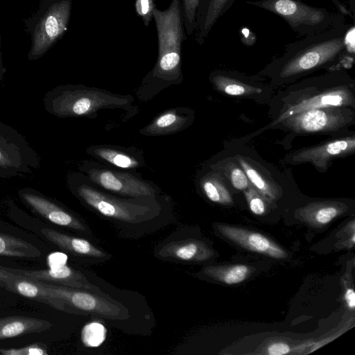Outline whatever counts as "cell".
<instances>
[{
	"label": "cell",
	"mask_w": 355,
	"mask_h": 355,
	"mask_svg": "<svg viewBox=\"0 0 355 355\" xmlns=\"http://www.w3.org/2000/svg\"><path fill=\"white\" fill-rule=\"evenodd\" d=\"M91 152L97 157L119 168H134L139 165V162L134 157L113 148H92Z\"/></svg>",
	"instance_id": "27"
},
{
	"label": "cell",
	"mask_w": 355,
	"mask_h": 355,
	"mask_svg": "<svg viewBox=\"0 0 355 355\" xmlns=\"http://www.w3.org/2000/svg\"><path fill=\"white\" fill-rule=\"evenodd\" d=\"M201 187L207 198L213 202L231 205L233 200L218 174L209 173L201 180Z\"/></svg>",
	"instance_id": "25"
},
{
	"label": "cell",
	"mask_w": 355,
	"mask_h": 355,
	"mask_svg": "<svg viewBox=\"0 0 355 355\" xmlns=\"http://www.w3.org/2000/svg\"><path fill=\"white\" fill-rule=\"evenodd\" d=\"M240 166L245 173L250 184L268 200H276L278 197L277 187L267 180L256 168L242 157L238 156Z\"/></svg>",
	"instance_id": "26"
},
{
	"label": "cell",
	"mask_w": 355,
	"mask_h": 355,
	"mask_svg": "<svg viewBox=\"0 0 355 355\" xmlns=\"http://www.w3.org/2000/svg\"><path fill=\"white\" fill-rule=\"evenodd\" d=\"M107 329L100 322H92L87 323L82 329L81 340L85 346L96 347L105 340Z\"/></svg>",
	"instance_id": "28"
},
{
	"label": "cell",
	"mask_w": 355,
	"mask_h": 355,
	"mask_svg": "<svg viewBox=\"0 0 355 355\" xmlns=\"http://www.w3.org/2000/svg\"><path fill=\"white\" fill-rule=\"evenodd\" d=\"M352 119V112L344 107H324L307 110L281 122L296 132L315 133L338 130Z\"/></svg>",
	"instance_id": "8"
},
{
	"label": "cell",
	"mask_w": 355,
	"mask_h": 355,
	"mask_svg": "<svg viewBox=\"0 0 355 355\" xmlns=\"http://www.w3.org/2000/svg\"><path fill=\"white\" fill-rule=\"evenodd\" d=\"M235 0H200L196 17V41L202 45L211 30Z\"/></svg>",
	"instance_id": "18"
},
{
	"label": "cell",
	"mask_w": 355,
	"mask_h": 355,
	"mask_svg": "<svg viewBox=\"0 0 355 355\" xmlns=\"http://www.w3.org/2000/svg\"><path fill=\"white\" fill-rule=\"evenodd\" d=\"M345 300L348 308L354 310L355 307V292L353 288H347L345 293Z\"/></svg>",
	"instance_id": "36"
},
{
	"label": "cell",
	"mask_w": 355,
	"mask_h": 355,
	"mask_svg": "<svg viewBox=\"0 0 355 355\" xmlns=\"http://www.w3.org/2000/svg\"><path fill=\"white\" fill-rule=\"evenodd\" d=\"M184 30L187 35L194 34L200 0H180Z\"/></svg>",
	"instance_id": "29"
},
{
	"label": "cell",
	"mask_w": 355,
	"mask_h": 355,
	"mask_svg": "<svg viewBox=\"0 0 355 355\" xmlns=\"http://www.w3.org/2000/svg\"><path fill=\"white\" fill-rule=\"evenodd\" d=\"M72 0H41L38 8L24 21L31 37V60L44 55L67 32Z\"/></svg>",
	"instance_id": "4"
},
{
	"label": "cell",
	"mask_w": 355,
	"mask_h": 355,
	"mask_svg": "<svg viewBox=\"0 0 355 355\" xmlns=\"http://www.w3.org/2000/svg\"><path fill=\"white\" fill-rule=\"evenodd\" d=\"M0 286L8 291L64 311L62 300L49 293L36 279L27 278L0 268Z\"/></svg>",
	"instance_id": "12"
},
{
	"label": "cell",
	"mask_w": 355,
	"mask_h": 355,
	"mask_svg": "<svg viewBox=\"0 0 355 355\" xmlns=\"http://www.w3.org/2000/svg\"><path fill=\"white\" fill-rule=\"evenodd\" d=\"M347 210L341 202L326 200L307 204L297 211V218L313 227H322Z\"/></svg>",
	"instance_id": "19"
},
{
	"label": "cell",
	"mask_w": 355,
	"mask_h": 355,
	"mask_svg": "<svg viewBox=\"0 0 355 355\" xmlns=\"http://www.w3.org/2000/svg\"><path fill=\"white\" fill-rule=\"evenodd\" d=\"M0 268L15 274L46 283L80 288L98 294H105L100 288L90 282L81 272L66 264L51 266L49 269L33 270L1 266Z\"/></svg>",
	"instance_id": "10"
},
{
	"label": "cell",
	"mask_w": 355,
	"mask_h": 355,
	"mask_svg": "<svg viewBox=\"0 0 355 355\" xmlns=\"http://www.w3.org/2000/svg\"><path fill=\"white\" fill-rule=\"evenodd\" d=\"M40 232L49 241L74 256L85 258L92 261H102L111 257L110 254L86 239L71 236L46 227L42 228Z\"/></svg>",
	"instance_id": "17"
},
{
	"label": "cell",
	"mask_w": 355,
	"mask_h": 355,
	"mask_svg": "<svg viewBox=\"0 0 355 355\" xmlns=\"http://www.w3.org/2000/svg\"><path fill=\"white\" fill-rule=\"evenodd\" d=\"M246 3L280 17L295 33L309 36L345 23V16L300 0H256Z\"/></svg>",
	"instance_id": "5"
},
{
	"label": "cell",
	"mask_w": 355,
	"mask_h": 355,
	"mask_svg": "<svg viewBox=\"0 0 355 355\" xmlns=\"http://www.w3.org/2000/svg\"><path fill=\"white\" fill-rule=\"evenodd\" d=\"M52 323L48 320L24 315L0 318V340L50 329Z\"/></svg>",
	"instance_id": "20"
},
{
	"label": "cell",
	"mask_w": 355,
	"mask_h": 355,
	"mask_svg": "<svg viewBox=\"0 0 355 355\" xmlns=\"http://www.w3.org/2000/svg\"><path fill=\"white\" fill-rule=\"evenodd\" d=\"M224 173L232 185L237 190L244 191L250 185L244 171L235 163L227 164L224 168Z\"/></svg>",
	"instance_id": "30"
},
{
	"label": "cell",
	"mask_w": 355,
	"mask_h": 355,
	"mask_svg": "<svg viewBox=\"0 0 355 355\" xmlns=\"http://www.w3.org/2000/svg\"><path fill=\"white\" fill-rule=\"evenodd\" d=\"M1 61V37L0 33V62Z\"/></svg>",
	"instance_id": "37"
},
{
	"label": "cell",
	"mask_w": 355,
	"mask_h": 355,
	"mask_svg": "<svg viewBox=\"0 0 355 355\" xmlns=\"http://www.w3.org/2000/svg\"><path fill=\"white\" fill-rule=\"evenodd\" d=\"M22 196L36 212L49 221L59 226L90 234L88 227L81 220L46 198L31 193H24Z\"/></svg>",
	"instance_id": "16"
},
{
	"label": "cell",
	"mask_w": 355,
	"mask_h": 355,
	"mask_svg": "<svg viewBox=\"0 0 355 355\" xmlns=\"http://www.w3.org/2000/svg\"><path fill=\"white\" fill-rule=\"evenodd\" d=\"M355 150V138L347 137L324 143L300 150L293 155L294 163L310 162L321 171L327 168L330 160L352 153Z\"/></svg>",
	"instance_id": "13"
},
{
	"label": "cell",
	"mask_w": 355,
	"mask_h": 355,
	"mask_svg": "<svg viewBox=\"0 0 355 355\" xmlns=\"http://www.w3.org/2000/svg\"><path fill=\"white\" fill-rule=\"evenodd\" d=\"M0 354L3 355H47V346L43 343H32L19 348H0Z\"/></svg>",
	"instance_id": "32"
},
{
	"label": "cell",
	"mask_w": 355,
	"mask_h": 355,
	"mask_svg": "<svg viewBox=\"0 0 355 355\" xmlns=\"http://www.w3.org/2000/svg\"><path fill=\"white\" fill-rule=\"evenodd\" d=\"M80 200L101 216L116 223L137 227L152 222L159 215L162 207L154 197H144L136 200L122 199L102 192L94 187L81 183L76 188Z\"/></svg>",
	"instance_id": "3"
},
{
	"label": "cell",
	"mask_w": 355,
	"mask_h": 355,
	"mask_svg": "<svg viewBox=\"0 0 355 355\" xmlns=\"http://www.w3.org/2000/svg\"><path fill=\"white\" fill-rule=\"evenodd\" d=\"M67 256L62 253H54L49 258V263L50 267L64 265L66 263Z\"/></svg>",
	"instance_id": "35"
},
{
	"label": "cell",
	"mask_w": 355,
	"mask_h": 355,
	"mask_svg": "<svg viewBox=\"0 0 355 355\" xmlns=\"http://www.w3.org/2000/svg\"><path fill=\"white\" fill-rule=\"evenodd\" d=\"M156 254L165 261L196 263L207 261L214 252L203 241L188 239L168 241L159 248Z\"/></svg>",
	"instance_id": "14"
},
{
	"label": "cell",
	"mask_w": 355,
	"mask_h": 355,
	"mask_svg": "<svg viewBox=\"0 0 355 355\" xmlns=\"http://www.w3.org/2000/svg\"><path fill=\"white\" fill-rule=\"evenodd\" d=\"M206 276L225 284L232 285L243 282L252 272L250 267L243 264L212 266L203 269Z\"/></svg>",
	"instance_id": "22"
},
{
	"label": "cell",
	"mask_w": 355,
	"mask_h": 355,
	"mask_svg": "<svg viewBox=\"0 0 355 355\" xmlns=\"http://www.w3.org/2000/svg\"><path fill=\"white\" fill-rule=\"evenodd\" d=\"M186 116L171 110L159 115L141 132L148 135H166L180 130L186 123Z\"/></svg>",
	"instance_id": "24"
},
{
	"label": "cell",
	"mask_w": 355,
	"mask_h": 355,
	"mask_svg": "<svg viewBox=\"0 0 355 355\" xmlns=\"http://www.w3.org/2000/svg\"><path fill=\"white\" fill-rule=\"evenodd\" d=\"M354 24L346 23L304 36L287 46L283 55L271 64V70L285 80L331 67L346 53L354 54Z\"/></svg>",
	"instance_id": "1"
},
{
	"label": "cell",
	"mask_w": 355,
	"mask_h": 355,
	"mask_svg": "<svg viewBox=\"0 0 355 355\" xmlns=\"http://www.w3.org/2000/svg\"><path fill=\"white\" fill-rule=\"evenodd\" d=\"M37 281L49 293L62 300L64 312L117 321L125 320L130 316L124 305L107 294Z\"/></svg>",
	"instance_id": "6"
},
{
	"label": "cell",
	"mask_w": 355,
	"mask_h": 355,
	"mask_svg": "<svg viewBox=\"0 0 355 355\" xmlns=\"http://www.w3.org/2000/svg\"><path fill=\"white\" fill-rule=\"evenodd\" d=\"M290 351V346L282 342L272 343L267 348V354L270 355H284L288 354Z\"/></svg>",
	"instance_id": "34"
},
{
	"label": "cell",
	"mask_w": 355,
	"mask_h": 355,
	"mask_svg": "<svg viewBox=\"0 0 355 355\" xmlns=\"http://www.w3.org/2000/svg\"><path fill=\"white\" fill-rule=\"evenodd\" d=\"M66 92L60 101L61 113L73 116L95 114L102 108L124 107L130 98L114 95L108 92L94 88L80 87Z\"/></svg>",
	"instance_id": "7"
},
{
	"label": "cell",
	"mask_w": 355,
	"mask_h": 355,
	"mask_svg": "<svg viewBox=\"0 0 355 355\" xmlns=\"http://www.w3.org/2000/svg\"><path fill=\"white\" fill-rule=\"evenodd\" d=\"M211 81L218 90L230 96H246L261 92L260 88L246 84L227 72L212 73Z\"/></svg>",
	"instance_id": "21"
},
{
	"label": "cell",
	"mask_w": 355,
	"mask_h": 355,
	"mask_svg": "<svg viewBox=\"0 0 355 355\" xmlns=\"http://www.w3.org/2000/svg\"><path fill=\"white\" fill-rule=\"evenodd\" d=\"M250 211L255 215H262L266 209V198L257 191L251 184L244 190Z\"/></svg>",
	"instance_id": "31"
},
{
	"label": "cell",
	"mask_w": 355,
	"mask_h": 355,
	"mask_svg": "<svg viewBox=\"0 0 355 355\" xmlns=\"http://www.w3.org/2000/svg\"><path fill=\"white\" fill-rule=\"evenodd\" d=\"M158 42L157 62L148 78L152 82L175 83L182 78V46L187 40L180 0H171L167 9L153 12Z\"/></svg>",
	"instance_id": "2"
},
{
	"label": "cell",
	"mask_w": 355,
	"mask_h": 355,
	"mask_svg": "<svg viewBox=\"0 0 355 355\" xmlns=\"http://www.w3.org/2000/svg\"><path fill=\"white\" fill-rule=\"evenodd\" d=\"M0 255L15 257H39L41 252L34 245L19 238L0 233Z\"/></svg>",
	"instance_id": "23"
},
{
	"label": "cell",
	"mask_w": 355,
	"mask_h": 355,
	"mask_svg": "<svg viewBox=\"0 0 355 355\" xmlns=\"http://www.w3.org/2000/svg\"><path fill=\"white\" fill-rule=\"evenodd\" d=\"M353 95L347 87L335 88L334 89L306 98L291 105L285 112L280 114L276 122H281L293 114L307 110L324 107H345L353 105Z\"/></svg>",
	"instance_id": "15"
},
{
	"label": "cell",
	"mask_w": 355,
	"mask_h": 355,
	"mask_svg": "<svg viewBox=\"0 0 355 355\" xmlns=\"http://www.w3.org/2000/svg\"><path fill=\"white\" fill-rule=\"evenodd\" d=\"M156 7L154 0H136L135 8L144 25L148 26L153 19V12Z\"/></svg>",
	"instance_id": "33"
},
{
	"label": "cell",
	"mask_w": 355,
	"mask_h": 355,
	"mask_svg": "<svg viewBox=\"0 0 355 355\" xmlns=\"http://www.w3.org/2000/svg\"><path fill=\"white\" fill-rule=\"evenodd\" d=\"M87 173L91 182L123 196L132 198L155 197L156 193L152 185L129 173L98 167H89Z\"/></svg>",
	"instance_id": "9"
},
{
	"label": "cell",
	"mask_w": 355,
	"mask_h": 355,
	"mask_svg": "<svg viewBox=\"0 0 355 355\" xmlns=\"http://www.w3.org/2000/svg\"><path fill=\"white\" fill-rule=\"evenodd\" d=\"M218 232L232 243L252 252L276 259H283L288 253L272 240L261 233L229 225H216Z\"/></svg>",
	"instance_id": "11"
}]
</instances>
